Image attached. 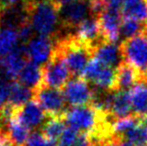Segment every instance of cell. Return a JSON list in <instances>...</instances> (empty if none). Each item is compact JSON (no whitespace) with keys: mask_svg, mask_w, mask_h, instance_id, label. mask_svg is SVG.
I'll return each instance as SVG.
<instances>
[{"mask_svg":"<svg viewBox=\"0 0 147 146\" xmlns=\"http://www.w3.org/2000/svg\"><path fill=\"white\" fill-rule=\"evenodd\" d=\"M28 12V19L35 33L40 36L51 37L60 20L59 5L55 0H47L40 3H31L24 0Z\"/></svg>","mask_w":147,"mask_h":146,"instance_id":"1","label":"cell"},{"mask_svg":"<svg viewBox=\"0 0 147 146\" xmlns=\"http://www.w3.org/2000/svg\"><path fill=\"white\" fill-rule=\"evenodd\" d=\"M55 47L62 53L70 72L81 76L84 69L93 58L94 47L80 41L75 35L59 39L55 42Z\"/></svg>","mask_w":147,"mask_h":146,"instance_id":"2","label":"cell"},{"mask_svg":"<svg viewBox=\"0 0 147 146\" xmlns=\"http://www.w3.org/2000/svg\"><path fill=\"white\" fill-rule=\"evenodd\" d=\"M113 119L111 115L100 112L92 105L72 107L65 113L66 122L78 132L86 134L95 133Z\"/></svg>","mask_w":147,"mask_h":146,"instance_id":"3","label":"cell"},{"mask_svg":"<svg viewBox=\"0 0 147 146\" xmlns=\"http://www.w3.org/2000/svg\"><path fill=\"white\" fill-rule=\"evenodd\" d=\"M122 58L147 80V28L137 35L126 38L120 44Z\"/></svg>","mask_w":147,"mask_h":146,"instance_id":"4","label":"cell"},{"mask_svg":"<svg viewBox=\"0 0 147 146\" xmlns=\"http://www.w3.org/2000/svg\"><path fill=\"white\" fill-rule=\"evenodd\" d=\"M43 85L55 89H61L68 83L70 70L62 53L54 46L50 60L42 67Z\"/></svg>","mask_w":147,"mask_h":146,"instance_id":"5","label":"cell"},{"mask_svg":"<svg viewBox=\"0 0 147 146\" xmlns=\"http://www.w3.org/2000/svg\"><path fill=\"white\" fill-rule=\"evenodd\" d=\"M33 100L40 105L47 116H61L67 111L65 98L59 89L41 85L33 91Z\"/></svg>","mask_w":147,"mask_h":146,"instance_id":"6","label":"cell"},{"mask_svg":"<svg viewBox=\"0 0 147 146\" xmlns=\"http://www.w3.org/2000/svg\"><path fill=\"white\" fill-rule=\"evenodd\" d=\"M65 101L72 107L91 105L95 98V92L91 89L87 80L81 76L68 81L62 91Z\"/></svg>","mask_w":147,"mask_h":146,"instance_id":"7","label":"cell"},{"mask_svg":"<svg viewBox=\"0 0 147 146\" xmlns=\"http://www.w3.org/2000/svg\"><path fill=\"white\" fill-rule=\"evenodd\" d=\"M27 53L25 45H19L15 50L0 58V74L4 75L6 79L15 81L18 79L20 72L27 63Z\"/></svg>","mask_w":147,"mask_h":146,"instance_id":"8","label":"cell"},{"mask_svg":"<svg viewBox=\"0 0 147 146\" xmlns=\"http://www.w3.org/2000/svg\"><path fill=\"white\" fill-rule=\"evenodd\" d=\"M26 46L29 61L37 65H45L53 54L55 42L49 36H36Z\"/></svg>","mask_w":147,"mask_h":146,"instance_id":"9","label":"cell"},{"mask_svg":"<svg viewBox=\"0 0 147 146\" xmlns=\"http://www.w3.org/2000/svg\"><path fill=\"white\" fill-rule=\"evenodd\" d=\"M89 13V2L86 0H75L63 5L60 10L61 25L65 28L77 27L80 23L87 19L86 17Z\"/></svg>","mask_w":147,"mask_h":146,"instance_id":"10","label":"cell"},{"mask_svg":"<svg viewBox=\"0 0 147 146\" xmlns=\"http://www.w3.org/2000/svg\"><path fill=\"white\" fill-rule=\"evenodd\" d=\"M101 35L106 42L115 43L121 34L122 16L119 10L106 9L98 16Z\"/></svg>","mask_w":147,"mask_h":146,"instance_id":"11","label":"cell"},{"mask_svg":"<svg viewBox=\"0 0 147 146\" xmlns=\"http://www.w3.org/2000/svg\"><path fill=\"white\" fill-rule=\"evenodd\" d=\"M18 116L21 122L29 129H35L44 124L47 114L35 100H30L23 106L17 108Z\"/></svg>","mask_w":147,"mask_h":146,"instance_id":"12","label":"cell"},{"mask_svg":"<svg viewBox=\"0 0 147 146\" xmlns=\"http://www.w3.org/2000/svg\"><path fill=\"white\" fill-rule=\"evenodd\" d=\"M75 36L80 41L91 45L94 48L99 43L104 41L101 35L99 20L95 17L87 18L82 23H80L76 27Z\"/></svg>","mask_w":147,"mask_h":146,"instance_id":"13","label":"cell"},{"mask_svg":"<svg viewBox=\"0 0 147 146\" xmlns=\"http://www.w3.org/2000/svg\"><path fill=\"white\" fill-rule=\"evenodd\" d=\"M144 81L140 73L126 62H121L116 68V91H126Z\"/></svg>","mask_w":147,"mask_h":146,"instance_id":"14","label":"cell"},{"mask_svg":"<svg viewBox=\"0 0 147 146\" xmlns=\"http://www.w3.org/2000/svg\"><path fill=\"white\" fill-rule=\"evenodd\" d=\"M93 57L100 61L102 64L113 67L118 64L122 57L120 46H117L115 43L102 41L94 48Z\"/></svg>","mask_w":147,"mask_h":146,"instance_id":"15","label":"cell"},{"mask_svg":"<svg viewBox=\"0 0 147 146\" xmlns=\"http://www.w3.org/2000/svg\"><path fill=\"white\" fill-rule=\"evenodd\" d=\"M17 108H15L14 113L8 123L7 132L13 146H25L30 136V129L21 122L18 116Z\"/></svg>","mask_w":147,"mask_h":146,"instance_id":"16","label":"cell"},{"mask_svg":"<svg viewBox=\"0 0 147 146\" xmlns=\"http://www.w3.org/2000/svg\"><path fill=\"white\" fill-rule=\"evenodd\" d=\"M18 81L30 88L31 90H36L41 85H43V69L39 65L27 61L25 66L23 67L20 75L18 77Z\"/></svg>","mask_w":147,"mask_h":146,"instance_id":"17","label":"cell"},{"mask_svg":"<svg viewBox=\"0 0 147 146\" xmlns=\"http://www.w3.org/2000/svg\"><path fill=\"white\" fill-rule=\"evenodd\" d=\"M132 110L137 116H147V86L144 81L136 84L128 91Z\"/></svg>","mask_w":147,"mask_h":146,"instance_id":"18","label":"cell"},{"mask_svg":"<svg viewBox=\"0 0 147 146\" xmlns=\"http://www.w3.org/2000/svg\"><path fill=\"white\" fill-rule=\"evenodd\" d=\"M65 115L61 116H47L44 124L41 127V133L43 136L52 142L59 141L65 126Z\"/></svg>","mask_w":147,"mask_h":146,"instance_id":"19","label":"cell"},{"mask_svg":"<svg viewBox=\"0 0 147 146\" xmlns=\"http://www.w3.org/2000/svg\"><path fill=\"white\" fill-rule=\"evenodd\" d=\"M132 106L129 93L126 91H113L110 115L113 118H123L130 115Z\"/></svg>","mask_w":147,"mask_h":146,"instance_id":"20","label":"cell"},{"mask_svg":"<svg viewBox=\"0 0 147 146\" xmlns=\"http://www.w3.org/2000/svg\"><path fill=\"white\" fill-rule=\"evenodd\" d=\"M122 15L141 23L147 22V0H126L122 6Z\"/></svg>","mask_w":147,"mask_h":146,"instance_id":"21","label":"cell"},{"mask_svg":"<svg viewBox=\"0 0 147 146\" xmlns=\"http://www.w3.org/2000/svg\"><path fill=\"white\" fill-rule=\"evenodd\" d=\"M18 32L14 28L0 27V58L11 53L19 46Z\"/></svg>","mask_w":147,"mask_h":146,"instance_id":"22","label":"cell"},{"mask_svg":"<svg viewBox=\"0 0 147 146\" xmlns=\"http://www.w3.org/2000/svg\"><path fill=\"white\" fill-rule=\"evenodd\" d=\"M91 82L99 89L107 90L109 92L116 91V69L103 65Z\"/></svg>","mask_w":147,"mask_h":146,"instance_id":"23","label":"cell"},{"mask_svg":"<svg viewBox=\"0 0 147 146\" xmlns=\"http://www.w3.org/2000/svg\"><path fill=\"white\" fill-rule=\"evenodd\" d=\"M33 98V90L26 87L19 81H10L9 104L14 107H21Z\"/></svg>","mask_w":147,"mask_h":146,"instance_id":"24","label":"cell"},{"mask_svg":"<svg viewBox=\"0 0 147 146\" xmlns=\"http://www.w3.org/2000/svg\"><path fill=\"white\" fill-rule=\"evenodd\" d=\"M140 123V117L137 115H129L123 118L114 119L111 123V129L114 135L118 137H124L131 129L136 127Z\"/></svg>","mask_w":147,"mask_h":146,"instance_id":"25","label":"cell"},{"mask_svg":"<svg viewBox=\"0 0 147 146\" xmlns=\"http://www.w3.org/2000/svg\"><path fill=\"white\" fill-rule=\"evenodd\" d=\"M147 28V23H141V22L134 20L132 18H126L124 17L122 20L121 25V34L125 36L126 38L133 37L140 32L144 31Z\"/></svg>","mask_w":147,"mask_h":146,"instance_id":"26","label":"cell"},{"mask_svg":"<svg viewBox=\"0 0 147 146\" xmlns=\"http://www.w3.org/2000/svg\"><path fill=\"white\" fill-rule=\"evenodd\" d=\"M79 137V133L73 127H66L59 139L60 146H74Z\"/></svg>","mask_w":147,"mask_h":146,"instance_id":"27","label":"cell"},{"mask_svg":"<svg viewBox=\"0 0 147 146\" xmlns=\"http://www.w3.org/2000/svg\"><path fill=\"white\" fill-rule=\"evenodd\" d=\"M25 146H55V143L46 139L41 132L31 133Z\"/></svg>","mask_w":147,"mask_h":146,"instance_id":"28","label":"cell"},{"mask_svg":"<svg viewBox=\"0 0 147 146\" xmlns=\"http://www.w3.org/2000/svg\"><path fill=\"white\" fill-rule=\"evenodd\" d=\"M10 97V82L3 79L0 82V110H2L8 103Z\"/></svg>","mask_w":147,"mask_h":146,"instance_id":"29","label":"cell"},{"mask_svg":"<svg viewBox=\"0 0 147 146\" xmlns=\"http://www.w3.org/2000/svg\"><path fill=\"white\" fill-rule=\"evenodd\" d=\"M126 0H102L106 9H117L122 8Z\"/></svg>","mask_w":147,"mask_h":146,"instance_id":"30","label":"cell"},{"mask_svg":"<svg viewBox=\"0 0 147 146\" xmlns=\"http://www.w3.org/2000/svg\"><path fill=\"white\" fill-rule=\"evenodd\" d=\"M0 146H13L6 131L0 130Z\"/></svg>","mask_w":147,"mask_h":146,"instance_id":"31","label":"cell"},{"mask_svg":"<svg viewBox=\"0 0 147 146\" xmlns=\"http://www.w3.org/2000/svg\"><path fill=\"white\" fill-rule=\"evenodd\" d=\"M55 1H56L57 3L59 4V5L63 6V5H66V4H68V3H71V2L75 1V0H55Z\"/></svg>","mask_w":147,"mask_h":146,"instance_id":"32","label":"cell"},{"mask_svg":"<svg viewBox=\"0 0 147 146\" xmlns=\"http://www.w3.org/2000/svg\"><path fill=\"white\" fill-rule=\"evenodd\" d=\"M26 1H29L31 3H40V2L47 1V0H26Z\"/></svg>","mask_w":147,"mask_h":146,"instance_id":"33","label":"cell"},{"mask_svg":"<svg viewBox=\"0 0 147 146\" xmlns=\"http://www.w3.org/2000/svg\"><path fill=\"white\" fill-rule=\"evenodd\" d=\"M2 80H3V78H1V77H0V82H1Z\"/></svg>","mask_w":147,"mask_h":146,"instance_id":"34","label":"cell"},{"mask_svg":"<svg viewBox=\"0 0 147 146\" xmlns=\"http://www.w3.org/2000/svg\"><path fill=\"white\" fill-rule=\"evenodd\" d=\"M90 146H93V145H92V144H91V145H90Z\"/></svg>","mask_w":147,"mask_h":146,"instance_id":"35","label":"cell"},{"mask_svg":"<svg viewBox=\"0 0 147 146\" xmlns=\"http://www.w3.org/2000/svg\"><path fill=\"white\" fill-rule=\"evenodd\" d=\"M58 146H60V145H58Z\"/></svg>","mask_w":147,"mask_h":146,"instance_id":"36","label":"cell"},{"mask_svg":"<svg viewBox=\"0 0 147 146\" xmlns=\"http://www.w3.org/2000/svg\"><path fill=\"white\" fill-rule=\"evenodd\" d=\"M146 81H147V80H146Z\"/></svg>","mask_w":147,"mask_h":146,"instance_id":"37","label":"cell"}]
</instances>
